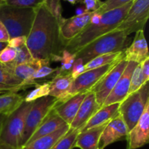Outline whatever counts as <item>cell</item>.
Segmentation results:
<instances>
[{"instance_id": "obj_1", "label": "cell", "mask_w": 149, "mask_h": 149, "mask_svg": "<svg viewBox=\"0 0 149 149\" xmlns=\"http://www.w3.org/2000/svg\"><path fill=\"white\" fill-rule=\"evenodd\" d=\"M47 1L36 7L26 45L33 58L59 62L64 45L60 36L59 25L49 10Z\"/></svg>"}, {"instance_id": "obj_2", "label": "cell", "mask_w": 149, "mask_h": 149, "mask_svg": "<svg viewBox=\"0 0 149 149\" xmlns=\"http://www.w3.org/2000/svg\"><path fill=\"white\" fill-rule=\"evenodd\" d=\"M132 4V2H130L101 14L100 20L97 24L89 23L75 38L65 45V49L76 54L93 41L115 30L125 18Z\"/></svg>"}, {"instance_id": "obj_3", "label": "cell", "mask_w": 149, "mask_h": 149, "mask_svg": "<svg viewBox=\"0 0 149 149\" xmlns=\"http://www.w3.org/2000/svg\"><path fill=\"white\" fill-rule=\"evenodd\" d=\"M36 7H20L0 3V21L7 29L10 39L27 37L36 15Z\"/></svg>"}, {"instance_id": "obj_4", "label": "cell", "mask_w": 149, "mask_h": 149, "mask_svg": "<svg viewBox=\"0 0 149 149\" xmlns=\"http://www.w3.org/2000/svg\"><path fill=\"white\" fill-rule=\"evenodd\" d=\"M127 45V35L123 31L115 30L97 38L75 54L76 58L86 64L99 55L124 51Z\"/></svg>"}, {"instance_id": "obj_5", "label": "cell", "mask_w": 149, "mask_h": 149, "mask_svg": "<svg viewBox=\"0 0 149 149\" xmlns=\"http://www.w3.org/2000/svg\"><path fill=\"white\" fill-rule=\"evenodd\" d=\"M33 103L23 101L15 111L6 116L0 130V143L21 148V138L26 116Z\"/></svg>"}, {"instance_id": "obj_6", "label": "cell", "mask_w": 149, "mask_h": 149, "mask_svg": "<svg viewBox=\"0 0 149 149\" xmlns=\"http://www.w3.org/2000/svg\"><path fill=\"white\" fill-rule=\"evenodd\" d=\"M149 101L148 81L141 86L135 93L129 95L119 105L118 113L122 116L128 130L135 127Z\"/></svg>"}, {"instance_id": "obj_7", "label": "cell", "mask_w": 149, "mask_h": 149, "mask_svg": "<svg viewBox=\"0 0 149 149\" xmlns=\"http://www.w3.org/2000/svg\"><path fill=\"white\" fill-rule=\"evenodd\" d=\"M58 103L56 98L49 95L33 101V106L26 116L24 130L21 138V148L26 145L35 130Z\"/></svg>"}, {"instance_id": "obj_8", "label": "cell", "mask_w": 149, "mask_h": 149, "mask_svg": "<svg viewBox=\"0 0 149 149\" xmlns=\"http://www.w3.org/2000/svg\"><path fill=\"white\" fill-rule=\"evenodd\" d=\"M148 17L149 0H135L116 29L123 31L128 36L139 30H143Z\"/></svg>"}, {"instance_id": "obj_9", "label": "cell", "mask_w": 149, "mask_h": 149, "mask_svg": "<svg viewBox=\"0 0 149 149\" xmlns=\"http://www.w3.org/2000/svg\"><path fill=\"white\" fill-rule=\"evenodd\" d=\"M119 62L84 71L78 76L73 81L71 89L62 103H64L76 95L83 93H87L91 91L96 84Z\"/></svg>"}, {"instance_id": "obj_10", "label": "cell", "mask_w": 149, "mask_h": 149, "mask_svg": "<svg viewBox=\"0 0 149 149\" xmlns=\"http://www.w3.org/2000/svg\"><path fill=\"white\" fill-rule=\"evenodd\" d=\"M127 63V61L125 60L119 61L92 89L91 91L94 93L96 102L100 108L103 107L105 100L120 79Z\"/></svg>"}, {"instance_id": "obj_11", "label": "cell", "mask_w": 149, "mask_h": 149, "mask_svg": "<svg viewBox=\"0 0 149 149\" xmlns=\"http://www.w3.org/2000/svg\"><path fill=\"white\" fill-rule=\"evenodd\" d=\"M3 64L7 71L21 80L22 86L26 89L31 87V86H36L39 84L32 79V76L33 73L40 67L45 65H50V61L48 60L33 58L31 61L26 63L13 64L9 63Z\"/></svg>"}, {"instance_id": "obj_12", "label": "cell", "mask_w": 149, "mask_h": 149, "mask_svg": "<svg viewBox=\"0 0 149 149\" xmlns=\"http://www.w3.org/2000/svg\"><path fill=\"white\" fill-rule=\"evenodd\" d=\"M93 13H87L81 15H74L70 18H65L59 24L61 39L65 46L69 41L75 38L90 23Z\"/></svg>"}, {"instance_id": "obj_13", "label": "cell", "mask_w": 149, "mask_h": 149, "mask_svg": "<svg viewBox=\"0 0 149 149\" xmlns=\"http://www.w3.org/2000/svg\"><path fill=\"white\" fill-rule=\"evenodd\" d=\"M129 133L122 116L118 113L103 130L99 141V148L104 149L115 142L127 140Z\"/></svg>"}, {"instance_id": "obj_14", "label": "cell", "mask_w": 149, "mask_h": 149, "mask_svg": "<svg viewBox=\"0 0 149 149\" xmlns=\"http://www.w3.org/2000/svg\"><path fill=\"white\" fill-rule=\"evenodd\" d=\"M127 149H138L149 142V101L146 105L142 116L128 133Z\"/></svg>"}, {"instance_id": "obj_15", "label": "cell", "mask_w": 149, "mask_h": 149, "mask_svg": "<svg viewBox=\"0 0 149 149\" xmlns=\"http://www.w3.org/2000/svg\"><path fill=\"white\" fill-rule=\"evenodd\" d=\"M138 63L132 61L128 62L123 74L121 76L120 79L115 87L105 100L103 106H107L113 103H121L125 100L128 95L130 87L131 77L134 70L136 68Z\"/></svg>"}, {"instance_id": "obj_16", "label": "cell", "mask_w": 149, "mask_h": 149, "mask_svg": "<svg viewBox=\"0 0 149 149\" xmlns=\"http://www.w3.org/2000/svg\"><path fill=\"white\" fill-rule=\"evenodd\" d=\"M100 109L101 108L96 102L94 93L92 91L87 93L77 111V115L69 125V130H81L90 118Z\"/></svg>"}, {"instance_id": "obj_17", "label": "cell", "mask_w": 149, "mask_h": 149, "mask_svg": "<svg viewBox=\"0 0 149 149\" xmlns=\"http://www.w3.org/2000/svg\"><path fill=\"white\" fill-rule=\"evenodd\" d=\"M147 58H148V49L144 30H139L135 32V36L130 46L124 50L123 60L127 62L132 61L141 63Z\"/></svg>"}, {"instance_id": "obj_18", "label": "cell", "mask_w": 149, "mask_h": 149, "mask_svg": "<svg viewBox=\"0 0 149 149\" xmlns=\"http://www.w3.org/2000/svg\"><path fill=\"white\" fill-rule=\"evenodd\" d=\"M87 93H83L73 96L64 103H58L54 108L55 113L69 126L77 115V111Z\"/></svg>"}, {"instance_id": "obj_19", "label": "cell", "mask_w": 149, "mask_h": 149, "mask_svg": "<svg viewBox=\"0 0 149 149\" xmlns=\"http://www.w3.org/2000/svg\"><path fill=\"white\" fill-rule=\"evenodd\" d=\"M65 125H68L55 113L54 109H52L49 112V114L47 116V117L45 118V120L35 130V132L31 136V138H29V140L25 146L31 143L38 138L52 134V132H55V131L61 129V127L65 126Z\"/></svg>"}, {"instance_id": "obj_20", "label": "cell", "mask_w": 149, "mask_h": 149, "mask_svg": "<svg viewBox=\"0 0 149 149\" xmlns=\"http://www.w3.org/2000/svg\"><path fill=\"white\" fill-rule=\"evenodd\" d=\"M74 79L71 74H56L49 83V96L58 100V103H61L71 89Z\"/></svg>"}, {"instance_id": "obj_21", "label": "cell", "mask_w": 149, "mask_h": 149, "mask_svg": "<svg viewBox=\"0 0 149 149\" xmlns=\"http://www.w3.org/2000/svg\"><path fill=\"white\" fill-rule=\"evenodd\" d=\"M108 123L109 122L87 130L83 132H80L76 140L74 148H79L80 149L98 148L100 136Z\"/></svg>"}, {"instance_id": "obj_22", "label": "cell", "mask_w": 149, "mask_h": 149, "mask_svg": "<svg viewBox=\"0 0 149 149\" xmlns=\"http://www.w3.org/2000/svg\"><path fill=\"white\" fill-rule=\"evenodd\" d=\"M119 105L120 103H113L109 106L102 107L90 118L87 124L81 128L80 132H83L84 130L110 122L113 117H115L118 114Z\"/></svg>"}, {"instance_id": "obj_23", "label": "cell", "mask_w": 149, "mask_h": 149, "mask_svg": "<svg viewBox=\"0 0 149 149\" xmlns=\"http://www.w3.org/2000/svg\"><path fill=\"white\" fill-rule=\"evenodd\" d=\"M69 130V126L65 125L52 134L35 140L21 149H51L55 144Z\"/></svg>"}, {"instance_id": "obj_24", "label": "cell", "mask_w": 149, "mask_h": 149, "mask_svg": "<svg viewBox=\"0 0 149 149\" xmlns=\"http://www.w3.org/2000/svg\"><path fill=\"white\" fill-rule=\"evenodd\" d=\"M24 101L23 95L7 93L0 95V114L8 116L15 111Z\"/></svg>"}, {"instance_id": "obj_25", "label": "cell", "mask_w": 149, "mask_h": 149, "mask_svg": "<svg viewBox=\"0 0 149 149\" xmlns=\"http://www.w3.org/2000/svg\"><path fill=\"white\" fill-rule=\"evenodd\" d=\"M124 51L114 52V53H109L105 55H99L96 58H93L88 63L84 64V72L89 71V70L95 69L103 65H109V64L113 63L119 62L123 60Z\"/></svg>"}, {"instance_id": "obj_26", "label": "cell", "mask_w": 149, "mask_h": 149, "mask_svg": "<svg viewBox=\"0 0 149 149\" xmlns=\"http://www.w3.org/2000/svg\"><path fill=\"white\" fill-rule=\"evenodd\" d=\"M79 132V130H68V132L61 138L51 149H73Z\"/></svg>"}, {"instance_id": "obj_27", "label": "cell", "mask_w": 149, "mask_h": 149, "mask_svg": "<svg viewBox=\"0 0 149 149\" xmlns=\"http://www.w3.org/2000/svg\"><path fill=\"white\" fill-rule=\"evenodd\" d=\"M36 88L33 90L28 93L24 97V101L27 103L35 101L37 99L41 97H46L49 95V83H43L42 84H37L36 85Z\"/></svg>"}, {"instance_id": "obj_28", "label": "cell", "mask_w": 149, "mask_h": 149, "mask_svg": "<svg viewBox=\"0 0 149 149\" xmlns=\"http://www.w3.org/2000/svg\"><path fill=\"white\" fill-rule=\"evenodd\" d=\"M0 84L11 86V87L21 86L23 89H25L22 86L21 80L15 77L10 71H7L3 63H0Z\"/></svg>"}, {"instance_id": "obj_29", "label": "cell", "mask_w": 149, "mask_h": 149, "mask_svg": "<svg viewBox=\"0 0 149 149\" xmlns=\"http://www.w3.org/2000/svg\"><path fill=\"white\" fill-rule=\"evenodd\" d=\"M76 59L75 54H72L67 51L66 49H63L61 54V67L58 68L56 74H70L73 63Z\"/></svg>"}, {"instance_id": "obj_30", "label": "cell", "mask_w": 149, "mask_h": 149, "mask_svg": "<svg viewBox=\"0 0 149 149\" xmlns=\"http://www.w3.org/2000/svg\"><path fill=\"white\" fill-rule=\"evenodd\" d=\"M141 66H142L141 63H138L136 68L134 70L133 73H132V77H131L130 87L128 95L139 90L141 87V86L143 84V82L142 72H141Z\"/></svg>"}, {"instance_id": "obj_31", "label": "cell", "mask_w": 149, "mask_h": 149, "mask_svg": "<svg viewBox=\"0 0 149 149\" xmlns=\"http://www.w3.org/2000/svg\"><path fill=\"white\" fill-rule=\"evenodd\" d=\"M135 0H106L105 1H103V4L100 8L95 13L103 14L109 10L122 7L130 2H133Z\"/></svg>"}, {"instance_id": "obj_32", "label": "cell", "mask_w": 149, "mask_h": 149, "mask_svg": "<svg viewBox=\"0 0 149 149\" xmlns=\"http://www.w3.org/2000/svg\"><path fill=\"white\" fill-rule=\"evenodd\" d=\"M16 50V58L11 63L13 64H21L29 63L33 60L31 54L29 52L27 46L26 45L19 47L17 49H15Z\"/></svg>"}, {"instance_id": "obj_33", "label": "cell", "mask_w": 149, "mask_h": 149, "mask_svg": "<svg viewBox=\"0 0 149 149\" xmlns=\"http://www.w3.org/2000/svg\"><path fill=\"white\" fill-rule=\"evenodd\" d=\"M58 68H59V67H57V68H51L49 66V65H43V66L40 67L39 69H37L33 73V76H32V79L36 82V80L42 79L44 78H46V77L55 74V73L56 74Z\"/></svg>"}, {"instance_id": "obj_34", "label": "cell", "mask_w": 149, "mask_h": 149, "mask_svg": "<svg viewBox=\"0 0 149 149\" xmlns=\"http://www.w3.org/2000/svg\"><path fill=\"white\" fill-rule=\"evenodd\" d=\"M48 7L52 15L56 18L58 25L63 20V17L62 15V6H61V0H48Z\"/></svg>"}, {"instance_id": "obj_35", "label": "cell", "mask_w": 149, "mask_h": 149, "mask_svg": "<svg viewBox=\"0 0 149 149\" xmlns=\"http://www.w3.org/2000/svg\"><path fill=\"white\" fill-rule=\"evenodd\" d=\"M43 1L42 0H7L3 3L20 7H36Z\"/></svg>"}, {"instance_id": "obj_36", "label": "cell", "mask_w": 149, "mask_h": 149, "mask_svg": "<svg viewBox=\"0 0 149 149\" xmlns=\"http://www.w3.org/2000/svg\"><path fill=\"white\" fill-rule=\"evenodd\" d=\"M16 50L15 49L6 46L0 52V63H9L15 59Z\"/></svg>"}, {"instance_id": "obj_37", "label": "cell", "mask_w": 149, "mask_h": 149, "mask_svg": "<svg viewBox=\"0 0 149 149\" xmlns=\"http://www.w3.org/2000/svg\"><path fill=\"white\" fill-rule=\"evenodd\" d=\"M84 64L82 60L80 59V58H76L74 63H73L71 72H70L71 76L74 79L84 72Z\"/></svg>"}, {"instance_id": "obj_38", "label": "cell", "mask_w": 149, "mask_h": 149, "mask_svg": "<svg viewBox=\"0 0 149 149\" xmlns=\"http://www.w3.org/2000/svg\"><path fill=\"white\" fill-rule=\"evenodd\" d=\"M86 9V11L90 13L97 12L103 4V1L100 0H82V3Z\"/></svg>"}, {"instance_id": "obj_39", "label": "cell", "mask_w": 149, "mask_h": 149, "mask_svg": "<svg viewBox=\"0 0 149 149\" xmlns=\"http://www.w3.org/2000/svg\"><path fill=\"white\" fill-rule=\"evenodd\" d=\"M26 36H16V37L10 39L7 42V46L13 49H17L21 47L22 46L26 45Z\"/></svg>"}, {"instance_id": "obj_40", "label": "cell", "mask_w": 149, "mask_h": 149, "mask_svg": "<svg viewBox=\"0 0 149 149\" xmlns=\"http://www.w3.org/2000/svg\"><path fill=\"white\" fill-rule=\"evenodd\" d=\"M141 72L143 76V84L148 82L149 80V57L141 63Z\"/></svg>"}, {"instance_id": "obj_41", "label": "cell", "mask_w": 149, "mask_h": 149, "mask_svg": "<svg viewBox=\"0 0 149 149\" xmlns=\"http://www.w3.org/2000/svg\"><path fill=\"white\" fill-rule=\"evenodd\" d=\"M10 40V36L7 29L0 21V42H7Z\"/></svg>"}, {"instance_id": "obj_42", "label": "cell", "mask_w": 149, "mask_h": 149, "mask_svg": "<svg viewBox=\"0 0 149 149\" xmlns=\"http://www.w3.org/2000/svg\"><path fill=\"white\" fill-rule=\"evenodd\" d=\"M0 90L4 92H7V93H17L20 90H23L21 86H17V87H11V86H7L4 84H0Z\"/></svg>"}, {"instance_id": "obj_43", "label": "cell", "mask_w": 149, "mask_h": 149, "mask_svg": "<svg viewBox=\"0 0 149 149\" xmlns=\"http://www.w3.org/2000/svg\"><path fill=\"white\" fill-rule=\"evenodd\" d=\"M100 17H101V14H99L97 13H93L92 15L91 19H90V24H97L100 22Z\"/></svg>"}, {"instance_id": "obj_44", "label": "cell", "mask_w": 149, "mask_h": 149, "mask_svg": "<svg viewBox=\"0 0 149 149\" xmlns=\"http://www.w3.org/2000/svg\"><path fill=\"white\" fill-rule=\"evenodd\" d=\"M86 13H87V12L86 11V9L84 5L81 6V7H79L76 10V15H81L84 14Z\"/></svg>"}, {"instance_id": "obj_45", "label": "cell", "mask_w": 149, "mask_h": 149, "mask_svg": "<svg viewBox=\"0 0 149 149\" xmlns=\"http://www.w3.org/2000/svg\"><path fill=\"white\" fill-rule=\"evenodd\" d=\"M0 149H20V148H14V147L10 146L7 145V144L3 143H0Z\"/></svg>"}, {"instance_id": "obj_46", "label": "cell", "mask_w": 149, "mask_h": 149, "mask_svg": "<svg viewBox=\"0 0 149 149\" xmlns=\"http://www.w3.org/2000/svg\"><path fill=\"white\" fill-rule=\"evenodd\" d=\"M64 1H68V2H69L72 5H75L77 4H81L82 3V0H64Z\"/></svg>"}, {"instance_id": "obj_47", "label": "cell", "mask_w": 149, "mask_h": 149, "mask_svg": "<svg viewBox=\"0 0 149 149\" xmlns=\"http://www.w3.org/2000/svg\"><path fill=\"white\" fill-rule=\"evenodd\" d=\"M6 115L4 114H0V130H1V125H2L3 122H4V119L6 118Z\"/></svg>"}, {"instance_id": "obj_48", "label": "cell", "mask_w": 149, "mask_h": 149, "mask_svg": "<svg viewBox=\"0 0 149 149\" xmlns=\"http://www.w3.org/2000/svg\"><path fill=\"white\" fill-rule=\"evenodd\" d=\"M6 46H7V42H0V52H1Z\"/></svg>"}, {"instance_id": "obj_49", "label": "cell", "mask_w": 149, "mask_h": 149, "mask_svg": "<svg viewBox=\"0 0 149 149\" xmlns=\"http://www.w3.org/2000/svg\"><path fill=\"white\" fill-rule=\"evenodd\" d=\"M6 1H7V0H1V1H0V3H3Z\"/></svg>"}, {"instance_id": "obj_50", "label": "cell", "mask_w": 149, "mask_h": 149, "mask_svg": "<svg viewBox=\"0 0 149 149\" xmlns=\"http://www.w3.org/2000/svg\"><path fill=\"white\" fill-rule=\"evenodd\" d=\"M3 93H4V91H2V90H0V94H2Z\"/></svg>"}, {"instance_id": "obj_51", "label": "cell", "mask_w": 149, "mask_h": 149, "mask_svg": "<svg viewBox=\"0 0 149 149\" xmlns=\"http://www.w3.org/2000/svg\"><path fill=\"white\" fill-rule=\"evenodd\" d=\"M42 1H47V0H42Z\"/></svg>"}, {"instance_id": "obj_52", "label": "cell", "mask_w": 149, "mask_h": 149, "mask_svg": "<svg viewBox=\"0 0 149 149\" xmlns=\"http://www.w3.org/2000/svg\"><path fill=\"white\" fill-rule=\"evenodd\" d=\"M97 149H101V148H97Z\"/></svg>"}, {"instance_id": "obj_53", "label": "cell", "mask_w": 149, "mask_h": 149, "mask_svg": "<svg viewBox=\"0 0 149 149\" xmlns=\"http://www.w3.org/2000/svg\"><path fill=\"white\" fill-rule=\"evenodd\" d=\"M0 1H1V0H0Z\"/></svg>"}]
</instances>
